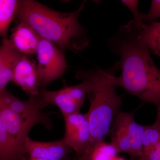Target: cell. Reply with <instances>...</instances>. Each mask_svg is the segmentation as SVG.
<instances>
[{
	"instance_id": "obj_15",
	"label": "cell",
	"mask_w": 160,
	"mask_h": 160,
	"mask_svg": "<svg viewBox=\"0 0 160 160\" xmlns=\"http://www.w3.org/2000/svg\"><path fill=\"white\" fill-rule=\"evenodd\" d=\"M119 153L112 143L102 142L89 147L77 158L78 160H112Z\"/></svg>"
},
{
	"instance_id": "obj_4",
	"label": "cell",
	"mask_w": 160,
	"mask_h": 160,
	"mask_svg": "<svg viewBox=\"0 0 160 160\" xmlns=\"http://www.w3.org/2000/svg\"><path fill=\"white\" fill-rule=\"evenodd\" d=\"M42 89L62 76L67 69L63 51L47 40L40 38L36 52Z\"/></svg>"
},
{
	"instance_id": "obj_12",
	"label": "cell",
	"mask_w": 160,
	"mask_h": 160,
	"mask_svg": "<svg viewBox=\"0 0 160 160\" xmlns=\"http://www.w3.org/2000/svg\"><path fill=\"white\" fill-rule=\"evenodd\" d=\"M122 118L131 142L132 159L139 157L143 149L145 126H142L136 122L135 111L126 112L119 111L118 112Z\"/></svg>"
},
{
	"instance_id": "obj_19",
	"label": "cell",
	"mask_w": 160,
	"mask_h": 160,
	"mask_svg": "<svg viewBox=\"0 0 160 160\" xmlns=\"http://www.w3.org/2000/svg\"><path fill=\"white\" fill-rule=\"evenodd\" d=\"M160 142V108H157L155 122L150 126H145L143 149L145 150Z\"/></svg>"
},
{
	"instance_id": "obj_14",
	"label": "cell",
	"mask_w": 160,
	"mask_h": 160,
	"mask_svg": "<svg viewBox=\"0 0 160 160\" xmlns=\"http://www.w3.org/2000/svg\"><path fill=\"white\" fill-rule=\"evenodd\" d=\"M109 135L112 144L120 152H124L131 156V142L122 118L118 113L116 116L112 125Z\"/></svg>"
},
{
	"instance_id": "obj_2",
	"label": "cell",
	"mask_w": 160,
	"mask_h": 160,
	"mask_svg": "<svg viewBox=\"0 0 160 160\" xmlns=\"http://www.w3.org/2000/svg\"><path fill=\"white\" fill-rule=\"evenodd\" d=\"M84 1L78 9L69 12L56 11L33 0L20 1L16 18L34 30L41 38L64 51H82L89 45L85 28L79 22L85 9Z\"/></svg>"
},
{
	"instance_id": "obj_21",
	"label": "cell",
	"mask_w": 160,
	"mask_h": 160,
	"mask_svg": "<svg viewBox=\"0 0 160 160\" xmlns=\"http://www.w3.org/2000/svg\"><path fill=\"white\" fill-rule=\"evenodd\" d=\"M138 160H159L160 159V142L149 149L142 150Z\"/></svg>"
},
{
	"instance_id": "obj_27",
	"label": "cell",
	"mask_w": 160,
	"mask_h": 160,
	"mask_svg": "<svg viewBox=\"0 0 160 160\" xmlns=\"http://www.w3.org/2000/svg\"><path fill=\"white\" fill-rule=\"evenodd\" d=\"M132 160H134V159H132Z\"/></svg>"
},
{
	"instance_id": "obj_3",
	"label": "cell",
	"mask_w": 160,
	"mask_h": 160,
	"mask_svg": "<svg viewBox=\"0 0 160 160\" xmlns=\"http://www.w3.org/2000/svg\"><path fill=\"white\" fill-rule=\"evenodd\" d=\"M120 69L118 62L107 69L77 72L76 78L86 84L90 102L86 113L91 136L89 147L105 142L113 120L120 111L122 97L117 93L115 74Z\"/></svg>"
},
{
	"instance_id": "obj_10",
	"label": "cell",
	"mask_w": 160,
	"mask_h": 160,
	"mask_svg": "<svg viewBox=\"0 0 160 160\" xmlns=\"http://www.w3.org/2000/svg\"><path fill=\"white\" fill-rule=\"evenodd\" d=\"M0 111L2 121L7 133L18 148L24 152L23 149L24 142L29 137L32 128L36 125L1 103Z\"/></svg>"
},
{
	"instance_id": "obj_13",
	"label": "cell",
	"mask_w": 160,
	"mask_h": 160,
	"mask_svg": "<svg viewBox=\"0 0 160 160\" xmlns=\"http://www.w3.org/2000/svg\"><path fill=\"white\" fill-rule=\"evenodd\" d=\"M28 155L15 145L3 124L0 111V160H26Z\"/></svg>"
},
{
	"instance_id": "obj_11",
	"label": "cell",
	"mask_w": 160,
	"mask_h": 160,
	"mask_svg": "<svg viewBox=\"0 0 160 160\" xmlns=\"http://www.w3.org/2000/svg\"><path fill=\"white\" fill-rule=\"evenodd\" d=\"M40 38L30 26L20 22L12 30L9 40L18 52L28 55L36 53Z\"/></svg>"
},
{
	"instance_id": "obj_9",
	"label": "cell",
	"mask_w": 160,
	"mask_h": 160,
	"mask_svg": "<svg viewBox=\"0 0 160 160\" xmlns=\"http://www.w3.org/2000/svg\"><path fill=\"white\" fill-rule=\"evenodd\" d=\"M24 152L29 157L50 160H62L72 151L63 139L58 141L41 142L28 137L23 145Z\"/></svg>"
},
{
	"instance_id": "obj_6",
	"label": "cell",
	"mask_w": 160,
	"mask_h": 160,
	"mask_svg": "<svg viewBox=\"0 0 160 160\" xmlns=\"http://www.w3.org/2000/svg\"><path fill=\"white\" fill-rule=\"evenodd\" d=\"M0 103L36 125L41 124L47 129H51L52 125L50 119L42 111L46 106L40 93L29 96L28 99L23 101L16 97L6 89L0 92Z\"/></svg>"
},
{
	"instance_id": "obj_26",
	"label": "cell",
	"mask_w": 160,
	"mask_h": 160,
	"mask_svg": "<svg viewBox=\"0 0 160 160\" xmlns=\"http://www.w3.org/2000/svg\"><path fill=\"white\" fill-rule=\"evenodd\" d=\"M62 160H78L77 158H76V159L70 158H69V157L67 156V157H66V158H63V159Z\"/></svg>"
},
{
	"instance_id": "obj_5",
	"label": "cell",
	"mask_w": 160,
	"mask_h": 160,
	"mask_svg": "<svg viewBox=\"0 0 160 160\" xmlns=\"http://www.w3.org/2000/svg\"><path fill=\"white\" fill-rule=\"evenodd\" d=\"M40 94L46 107L49 105L57 106L65 117L80 112L87 95V87L82 82L75 86L65 85L56 91L42 89Z\"/></svg>"
},
{
	"instance_id": "obj_24",
	"label": "cell",
	"mask_w": 160,
	"mask_h": 160,
	"mask_svg": "<svg viewBox=\"0 0 160 160\" xmlns=\"http://www.w3.org/2000/svg\"><path fill=\"white\" fill-rule=\"evenodd\" d=\"M26 160H50L46 159L41 158H34L29 157Z\"/></svg>"
},
{
	"instance_id": "obj_28",
	"label": "cell",
	"mask_w": 160,
	"mask_h": 160,
	"mask_svg": "<svg viewBox=\"0 0 160 160\" xmlns=\"http://www.w3.org/2000/svg\"><path fill=\"white\" fill-rule=\"evenodd\" d=\"M159 160H160V159H159Z\"/></svg>"
},
{
	"instance_id": "obj_18",
	"label": "cell",
	"mask_w": 160,
	"mask_h": 160,
	"mask_svg": "<svg viewBox=\"0 0 160 160\" xmlns=\"http://www.w3.org/2000/svg\"><path fill=\"white\" fill-rule=\"evenodd\" d=\"M18 53L11 45L7 58L0 68V92L6 89L8 83L12 82L15 61Z\"/></svg>"
},
{
	"instance_id": "obj_23",
	"label": "cell",
	"mask_w": 160,
	"mask_h": 160,
	"mask_svg": "<svg viewBox=\"0 0 160 160\" xmlns=\"http://www.w3.org/2000/svg\"><path fill=\"white\" fill-rule=\"evenodd\" d=\"M11 47L9 39L7 37L3 38L2 45L0 46V68L7 58Z\"/></svg>"
},
{
	"instance_id": "obj_8",
	"label": "cell",
	"mask_w": 160,
	"mask_h": 160,
	"mask_svg": "<svg viewBox=\"0 0 160 160\" xmlns=\"http://www.w3.org/2000/svg\"><path fill=\"white\" fill-rule=\"evenodd\" d=\"M12 82L29 96L39 94L42 89L37 65L19 52L15 61Z\"/></svg>"
},
{
	"instance_id": "obj_25",
	"label": "cell",
	"mask_w": 160,
	"mask_h": 160,
	"mask_svg": "<svg viewBox=\"0 0 160 160\" xmlns=\"http://www.w3.org/2000/svg\"><path fill=\"white\" fill-rule=\"evenodd\" d=\"M112 160H126L125 158L122 157H119L118 156L116 157Z\"/></svg>"
},
{
	"instance_id": "obj_17",
	"label": "cell",
	"mask_w": 160,
	"mask_h": 160,
	"mask_svg": "<svg viewBox=\"0 0 160 160\" xmlns=\"http://www.w3.org/2000/svg\"><path fill=\"white\" fill-rule=\"evenodd\" d=\"M141 37L150 53L160 58V22L145 23L141 29Z\"/></svg>"
},
{
	"instance_id": "obj_7",
	"label": "cell",
	"mask_w": 160,
	"mask_h": 160,
	"mask_svg": "<svg viewBox=\"0 0 160 160\" xmlns=\"http://www.w3.org/2000/svg\"><path fill=\"white\" fill-rule=\"evenodd\" d=\"M64 118L65 132L63 139L78 156L80 155L90 145L91 136L87 114L78 112Z\"/></svg>"
},
{
	"instance_id": "obj_20",
	"label": "cell",
	"mask_w": 160,
	"mask_h": 160,
	"mask_svg": "<svg viewBox=\"0 0 160 160\" xmlns=\"http://www.w3.org/2000/svg\"><path fill=\"white\" fill-rule=\"evenodd\" d=\"M160 18V0H152L149 12L147 14L143 13L142 21L146 24L155 22Z\"/></svg>"
},
{
	"instance_id": "obj_22",
	"label": "cell",
	"mask_w": 160,
	"mask_h": 160,
	"mask_svg": "<svg viewBox=\"0 0 160 160\" xmlns=\"http://www.w3.org/2000/svg\"><path fill=\"white\" fill-rule=\"evenodd\" d=\"M121 2L131 10L133 15V21L138 22H143V13H141L138 9V1L123 0Z\"/></svg>"
},
{
	"instance_id": "obj_1",
	"label": "cell",
	"mask_w": 160,
	"mask_h": 160,
	"mask_svg": "<svg viewBox=\"0 0 160 160\" xmlns=\"http://www.w3.org/2000/svg\"><path fill=\"white\" fill-rule=\"evenodd\" d=\"M144 22L133 20L119 29L109 41L112 50L119 57L122 73L116 77L117 87L143 102L160 108V71L141 37Z\"/></svg>"
},
{
	"instance_id": "obj_16",
	"label": "cell",
	"mask_w": 160,
	"mask_h": 160,
	"mask_svg": "<svg viewBox=\"0 0 160 160\" xmlns=\"http://www.w3.org/2000/svg\"><path fill=\"white\" fill-rule=\"evenodd\" d=\"M18 0H0V37H7L12 22L16 18Z\"/></svg>"
}]
</instances>
